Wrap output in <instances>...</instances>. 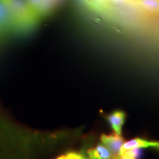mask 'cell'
Returning a JSON list of instances; mask_svg holds the SVG:
<instances>
[{
    "label": "cell",
    "instance_id": "8992f818",
    "mask_svg": "<svg viewBox=\"0 0 159 159\" xmlns=\"http://www.w3.org/2000/svg\"><path fill=\"white\" fill-rule=\"evenodd\" d=\"M88 154L90 159H111L110 151L105 145L102 144L89 150Z\"/></svg>",
    "mask_w": 159,
    "mask_h": 159
},
{
    "label": "cell",
    "instance_id": "3957f363",
    "mask_svg": "<svg viewBox=\"0 0 159 159\" xmlns=\"http://www.w3.org/2000/svg\"><path fill=\"white\" fill-rule=\"evenodd\" d=\"M101 141L102 144L108 149L111 155V159H119L121 149L125 143L124 139L118 134L102 135Z\"/></svg>",
    "mask_w": 159,
    "mask_h": 159
},
{
    "label": "cell",
    "instance_id": "ba28073f",
    "mask_svg": "<svg viewBox=\"0 0 159 159\" xmlns=\"http://www.w3.org/2000/svg\"><path fill=\"white\" fill-rule=\"evenodd\" d=\"M95 9H105L110 7L111 0H94Z\"/></svg>",
    "mask_w": 159,
    "mask_h": 159
},
{
    "label": "cell",
    "instance_id": "52a82bcc",
    "mask_svg": "<svg viewBox=\"0 0 159 159\" xmlns=\"http://www.w3.org/2000/svg\"><path fill=\"white\" fill-rule=\"evenodd\" d=\"M146 11L153 14L159 13V0H134Z\"/></svg>",
    "mask_w": 159,
    "mask_h": 159
},
{
    "label": "cell",
    "instance_id": "8fae6325",
    "mask_svg": "<svg viewBox=\"0 0 159 159\" xmlns=\"http://www.w3.org/2000/svg\"><path fill=\"white\" fill-rule=\"evenodd\" d=\"M74 158H75V152H71V153L65 155V156H60L56 159H74Z\"/></svg>",
    "mask_w": 159,
    "mask_h": 159
},
{
    "label": "cell",
    "instance_id": "9c48e42d",
    "mask_svg": "<svg viewBox=\"0 0 159 159\" xmlns=\"http://www.w3.org/2000/svg\"><path fill=\"white\" fill-rule=\"evenodd\" d=\"M26 1H27V4H28L30 7V8L33 10V12H34L35 14L36 15V10L38 8V7H39L41 0H26Z\"/></svg>",
    "mask_w": 159,
    "mask_h": 159
},
{
    "label": "cell",
    "instance_id": "5b68a950",
    "mask_svg": "<svg viewBox=\"0 0 159 159\" xmlns=\"http://www.w3.org/2000/svg\"><path fill=\"white\" fill-rule=\"evenodd\" d=\"M125 116L126 115L123 111H116L107 116L108 122L116 134L121 135L122 128L125 122Z\"/></svg>",
    "mask_w": 159,
    "mask_h": 159
},
{
    "label": "cell",
    "instance_id": "7c38bea8",
    "mask_svg": "<svg viewBox=\"0 0 159 159\" xmlns=\"http://www.w3.org/2000/svg\"><path fill=\"white\" fill-rule=\"evenodd\" d=\"M119 159H135L134 157H133L128 152H125L124 153H122V155L120 156V158Z\"/></svg>",
    "mask_w": 159,
    "mask_h": 159
},
{
    "label": "cell",
    "instance_id": "277c9868",
    "mask_svg": "<svg viewBox=\"0 0 159 159\" xmlns=\"http://www.w3.org/2000/svg\"><path fill=\"white\" fill-rule=\"evenodd\" d=\"M152 148L159 150V142H153V141H148L143 139H134L128 142H125L121 149L120 156L125 152L131 149L134 148Z\"/></svg>",
    "mask_w": 159,
    "mask_h": 159
},
{
    "label": "cell",
    "instance_id": "30bf717a",
    "mask_svg": "<svg viewBox=\"0 0 159 159\" xmlns=\"http://www.w3.org/2000/svg\"><path fill=\"white\" fill-rule=\"evenodd\" d=\"M130 0H111V4H115V5H125L130 2Z\"/></svg>",
    "mask_w": 159,
    "mask_h": 159
},
{
    "label": "cell",
    "instance_id": "6da1fadb",
    "mask_svg": "<svg viewBox=\"0 0 159 159\" xmlns=\"http://www.w3.org/2000/svg\"><path fill=\"white\" fill-rule=\"evenodd\" d=\"M14 21L17 34L28 33L36 27L40 20L26 0H2Z\"/></svg>",
    "mask_w": 159,
    "mask_h": 159
},
{
    "label": "cell",
    "instance_id": "4fadbf2b",
    "mask_svg": "<svg viewBox=\"0 0 159 159\" xmlns=\"http://www.w3.org/2000/svg\"><path fill=\"white\" fill-rule=\"evenodd\" d=\"M85 5H87L89 7H91V8L95 9V5H94V0H82Z\"/></svg>",
    "mask_w": 159,
    "mask_h": 159
},
{
    "label": "cell",
    "instance_id": "5bb4252c",
    "mask_svg": "<svg viewBox=\"0 0 159 159\" xmlns=\"http://www.w3.org/2000/svg\"><path fill=\"white\" fill-rule=\"evenodd\" d=\"M54 1V2L55 4V5H56L57 7H58L60 5L62 4L63 2H64V0H53Z\"/></svg>",
    "mask_w": 159,
    "mask_h": 159
},
{
    "label": "cell",
    "instance_id": "7a4b0ae2",
    "mask_svg": "<svg viewBox=\"0 0 159 159\" xmlns=\"http://www.w3.org/2000/svg\"><path fill=\"white\" fill-rule=\"evenodd\" d=\"M17 34L11 12L2 0H0V40L8 35Z\"/></svg>",
    "mask_w": 159,
    "mask_h": 159
}]
</instances>
